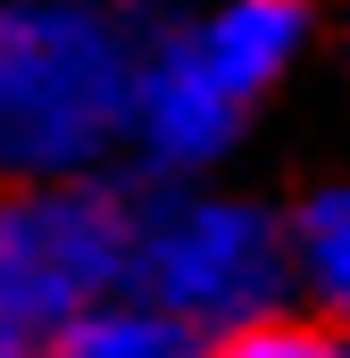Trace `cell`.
<instances>
[{"mask_svg": "<svg viewBox=\"0 0 350 358\" xmlns=\"http://www.w3.org/2000/svg\"><path fill=\"white\" fill-rule=\"evenodd\" d=\"M200 358H350L334 325H292V317H234Z\"/></svg>", "mask_w": 350, "mask_h": 358, "instance_id": "7", "label": "cell"}, {"mask_svg": "<svg viewBox=\"0 0 350 358\" xmlns=\"http://www.w3.org/2000/svg\"><path fill=\"white\" fill-rule=\"evenodd\" d=\"M0 358H42V342H34V334H17V325H0Z\"/></svg>", "mask_w": 350, "mask_h": 358, "instance_id": "9", "label": "cell"}, {"mask_svg": "<svg viewBox=\"0 0 350 358\" xmlns=\"http://www.w3.org/2000/svg\"><path fill=\"white\" fill-rule=\"evenodd\" d=\"M134 50L84 0H8L0 8V167H84L134 125Z\"/></svg>", "mask_w": 350, "mask_h": 358, "instance_id": "1", "label": "cell"}, {"mask_svg": "<svg viewBox=\"0 0 350 358\" xmlns=\"http://www.w3.org/2000/svg\"><path fill=\"white\" fill-rule=\"evenodd\" d=\"M142 225L84 183H34V192H0V325L34 334L50 350V334H67L92 317V300L134 275Z\"/></svg>", "mask_w": 350, "mask_h": 358, "instance_id": "2", "label": "cell"}, {"mask_svg": "<svg viewBox=\"0 0 350 358\" xmlns=\"http://www.w3.org/2000/svg\"><path fill=\"white\" fill-rule=\"evenodd\" d=\"M192 42H200V59L217 67V84L234 92V100H251V92L300 50V0H234V8H217Z\"/></svg>", "mask_w": 350, "mask_h": 358, "instance_id": "5", "label": "cell"}, {"mask_svg": "<svg viewBox=\"0 0 350 358\" xmlns=\"http://www.w3.org/2000/svg\"><path fill=\"white\" fill-rule=\"evenodd\" d=\"M300 259L317 275V292L350 317V192L309 200V217H300Z\"/></svg>", "mask_w": 350, "mask_h": 358, "instance_id": "8", "label": "cell"}, {"mask_svg": "<svg viewBox=\"0 0 350 358\" xmlns=\"http://www.w3.org/2000/svg\"><path fill=\"white\" fill-rule=\"evenodd\" d=\"M234 108H242V100L217 84V67L200 59V42H167V50H150V67L134 76V125H142L150 159H167V167L225 150Z\"/></svg>", "mask_w": 350, "mask_h": 358, "instance_id": "4", "label": "cell"}, {"mask_svg": "<svg viewBox=\"0 0 350 358\" xmlns=\"http://www.w3.org/2000/svg\"><path fill=\"white\" fill-rule=\"evenodd\" d=\"M42 358H200V350L167 308H92L67 334H50Z\"/></svg>", "mask_w": 350, "mask_h": 358, "instance_id": "6", "label": "cell"}, {"mask_svg": "<svg viewBox=\"0 0 350 358\" xmlns=\"http://www.w3.org/2000/svg\"><path fill=\"white\" fill-rule=\"evenodd\" d=\"M134 283L150 292V308H167L183 325H234L275 300L284 283V234L251 208H167L142 225L134 242Z\"/></svg>", "mask_w": 350, "mask_h": 358, "instance_id": "3", "label": "cell"}]
</instances>
